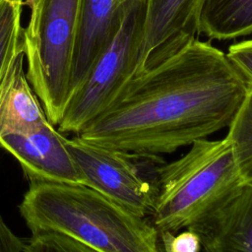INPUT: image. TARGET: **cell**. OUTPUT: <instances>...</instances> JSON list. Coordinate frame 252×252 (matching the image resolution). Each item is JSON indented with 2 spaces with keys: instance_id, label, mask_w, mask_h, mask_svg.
Returning a JSON list of instances; mask_svg holds the SVG:
<instances>
[{
  "instance_id": "1",
  "label": "cell",
  "mask_w": 252,
  "mask_h": 252,
  "mask_svg": "<svg viewBox=\"0 0 252 252\" xmlns=\"http://www.w3.org/2000/svg\"><path fill=\"white\" fill-rule=\"evenodd\" d=\"M247 88L226 54L195 38L140 70L77 136L136 158H155L227 128Z\"/></svg>"
},
{
  "instance_id": "2",
  "label": "cell",
  "mask_w": 252,
  "mask_h": 252,
  "mask_svg": "<svg viewBox=\"0 0 252 252\" xmlns=\"http://www.w3.org/2000/svg\"><path fill=\"white\" fill-rule=\"evenodd\" d=\"M19 209L32 235L61 233L97 252H159L148 218L84 184L31 182Z\"/></svg>"
},
{
  "instance_id": "3",
  "label": "cell",
  "mask_w": 252,
  "mask_h": 252,
  "mask_svg": "<svg viewBox=\"0 0 252 252\" xmlns=\"http://www.w3.org/2000/svg\"><path fill=\"white\" fill-rule=\"evenodd\" d=\"M242 184L225 137L196 141L185 155L157 168L148 219L158 233L188 229L221 206Z\"/></svg>"
},
{
  "instance_id": "4",
  "label": "cell",
  "mask_w": 252,
  "mask_h": 252,
  "mask_svg": "<svg viewBox=\"0 0 252 252\" xmlns=\"http://www.w3.org/2000/svg\"><path fill=\"white\" fill-rule=\"evenodd\" d=\"M82 0H33L23 29L27 78L47 119H62L70 81Z\"/></svg>"
},
{
  "instance_id": "5",
  "label": "cell",
  "mask_w": 252,
  "mask_h": 252,
  "mask_svg": "<svg viewBox=\"0 0 252 252\" xmlns=\"http://www.w3.org/2000/svg\"><path fill=\"white\" fill-rule=\"evenodd\" d=\"M145 15V0L128 2L116 34L70 97L57 125L60 132L80 133L112 105L140 71Z\"/></svg>"
},
{
  "instance_id": "6",
  "label": "cell",
  "mask_w": 252,
  "mask_h": 252,
  "mask_svg": "<svg viewBox=\"0 0 252 252\" xmlns=\"http://www.w3.org/2000/svg\"><path fill=\"white\" fill-rule=\"evenodd\" d=\"M68 148L79 167L84 185L139 217H149L155 186L141 174L134 157L87 142L77 135L68 140Z\"/></svg>"
},
{
  "instance_id": "7",
  "label": "cell",
  "mask_w": 252,
  "mask_h": 252,
  "mask_svg": "<svg viewBox=\"0 0 252 252\" xmlns=\"http://www.w3.org/2000/svg\"><path fill=\"white\" fill-rule=\"evenodd\" d=\"M68 140L49 121L29 134H7L0 147L20 163L31 182L80 183L83 178Z\"/></svg>"
},
{
  "instance_id": "8",
  "label": "cell",
  "mask_w": 252,
  "mask_h": 252,
  "mask_svg": "<svg viewBox=\"0 0 252 252\" xmlns=\"http://www.w3.org/2000/svg\"><path fill=\"white\" fill-rule=\"evenodd\" d=\"M145 32L140 70L172 54L199 34L203 0H145Z\"/></svg>"
},
{
  "instance_id": "9",
  "label": "cell",
  "mask_w": 252,
  "mask_h": 252,
  "mask_svg": "<svg viewBox=\"0 0 252 252\" xmlns=\"http://www.w3.org/2000/svg\"><path fill=\"white\" fill-rule=\"evenodd\" d=\"M129 1L82 0L71 71L70 97L116 34Z\"/></svg>"
},
{
  "instance_id": "10",
  "label": "cell",
  "mask_w": 252,
  "mask_h": 252,
  "mask_svg": "<svg viewBox=\"0 0 252 252\" xmlns=\"http://www.w3.org/2000/svg\"><path fill=\"white\" fill-rule=\"evenodd\" d=\"M188 229L198 234L204 252H252V183Z\"/></svg>"
},
{
  "instance_id": "11",
  "label": "cell",
  "mask_w": 252,
  "mask_h": 252,
  "mask_svg": "<svg viewBox=\"0 0 252 252\" xmlns=\"http://www.w3.org/2000/svg\"><path fill=\"white\" fill-rule=\"evenodd\" d=\"M199 33L229 39L252 32V0H203Z\"/></svg>"
},
{
  "instance_id": "12",
  "label": "cell",
  "mask_w": 252,
  "mask_h": 252,
  "mask_svg": "<svg viewBox=\"0 0 252 252\" xmlns=\"http://www.w3.org/2000/svg\"><path fill=\"white\" fill-rule=\"evenodd\" d=\"M227 139L243 183H252V84L227 126Z\"/></svg>"
},
{
  "instance_id": "13",
  "label": "cell",
  "mask_w": 252,
  "mask_h": 252,
  "mask_svg": "<svg viewBox=\"0 0 252 252\" xmlns=\"http://www.w3.org/2000/svg\"><path fill=\"white\" fill-rule=\"evenodd\" d=\"M24 0H0V106L4 96L1 72L5 62L22 37V11Z\"/></svg>"
},
{
  "instance_id": "14",
  "label": "cell",
  "mask_w": 252,
  "mask_h": 252,
  "mask_svg": "<svg viewBox=\"0 0 252 252\" xmlns=\"http://www.w3.org/2000/svg\"><path fill=\"white\" fill-rule=\"evenodd\" d=\"M24 252H97L67 235L45 232L32 235Z\"/></svg>"
},
{
  "instance_id": "15",
  "label": "cell",
  "mask_w": 252,
  "mask_h": 252,
  "mask_svg": "<svg viewBox=\"0 0 252 252\" xmlns=\"http://www.w3.org/2000/svg\"><path fill=\"white\" fill-rule=\"evenodd\" d=\"M159 252H201V241L196 232L183 229L178 232L158 233Z\"/></svg>"
},
{
  "instance_id": "16",
  "label": "cell",
  "mask_w": 252,
  "mask_h": 252,
  "mask_svg": "<svg viewBox=\"0 0 252 252\" xmlns=\"http://www.w3.org/2000/svg\"><path fill=\"white\" fill-rule=\"evenodd\" d=\"M226 56L246 82L252 84V39L230 45Z\"/></svg>"
},
{
  "instance_id": "17",
  "label": "cell",
  "mask_w": 252,
  "mask_h": 252,
  "mask_svg": "<svg viewBox=\"0 0 252 252\" xmlns=\"http://www.w3.org/2000/svg\"><path fill=\"white\" fill-rule=\"evenodd\" d=\"M26 242H24L5 222L0 216V252H24Z\"/></svg>"
},
{
  "instance_id": "18",
  "label": "cell",
  "mask_w": 252,
  "mask_h": 252,
  "mask_svg": "<svg viewBox=\"0 0 252 252\" xmlns=\"http://www.w3.org/2000/svg\"><path fill=\"white\" fill-rule=\"evenodd\" d=\"M32 3H33V0H24V5H27V6H29L30 8L32 7Z\"/></svg>"
}]
</instances>
